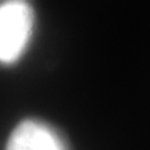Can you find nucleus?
I'll return each mask as SVG.
<instances>
[{
    "label": "nucleus",
    "instance_id": "f257e3e1",
    "mask_svg": "<svg viewBox=\"0 0 150 150\" xmlns=\"http://www.w3.org/2000/svg\"><path fill=\"white\" fill-rule=\"evenodd\" d=\"M35 28V11L28 1L0 3V63L13 64L27 52Z\"/></svg>",
    "mask_w": 150,
    "mask_h": 150
},
{
    "label": "nucleus",
    "instance_id": "f03ea898",
    "mask_svg": "<svg viewBox=\"0 0 150 150\" xmlns=\"http://www.w3.org/2000/svg\"><path fill=\"white\" fill-rule=\"evenodd\" d=\"M4 150H68L57 129L49 122L27 118L11 131Z\"/></svg>",
    "mask_w": 150,
    "mask_h": 150
}]
</instances>
